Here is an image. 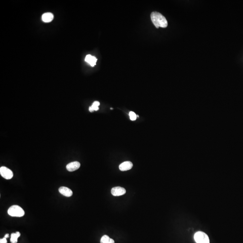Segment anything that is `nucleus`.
I'll return each mask as SVG.
<instances>
[{"instance_id":"20e7f679","label":"nucleus","mask_w":243,"mask_h":243,"mask_svg":"<svg viewBox=\"0 0 243 243\" xmlns=\"http://www.w3.org/2000/svg\"><path fill=\"white\" fill-rule=\"evenodd\" d=\"M0 174L5 179L9 180L13 176V173L11 170L5 167H1L0 168Z\"/></svg>"},{"instance_id":"ddd939ff","label":"nucleus","mask_w":243,"mask_h":243,"mask_svg":"<svg viewBox=\"0 0 243 243\" xmlns=\"http://www.w3.org/2000/svg\"><path fill=\"white\" fill-rule=\"evenodd\" d=\"M129 115L131 121H135L137 119V115L134 112L131 111L129 114Z\"/></svg>"},{"instance_id":"f3484780","label":"nucleus","mask_w":243,"mask_h":243,"mask_svg":"<svg viewBox=\"0 0 243 243\" xmlns=\"http://www.w3.org/2000/svg\"><path fill=\"white\" fill-rule=\"evenodd\" d=\"M89 111L90 112H93L94 111V110L93 109V108H92L91 106H90L89 107Z\"/></svg>"},{"instance_id":"9d476101","label":"nucleus","mask_w":243,"mask_h":243,"mask_svg":"<svg viewBox=\"0 0 243 243\" xmlns=\"http://www.w3.org/2000/svg\"><path fill=\"white\" fill-rule=\"evenodd\" d=\"M42 21L45 23H49L54 19V15L51 13H46L42 17Z\"/></svg>"},{"instance_id":"423d86ee","label":"nucleus","mask_w":243,"mask_h":243,"mask_svg":"<svg viewBox=\"0 0 243 243\" xmlns=\"http://www.w3.org/2000/svg\"><path fill=\"white\" fill-rule=\"evenodd\" d=\"M80 167V163L78 161H74L67 164L66 169L68 171L73 172L78 170Z\"/></svg>"},{"instance_id":"f257e3e1","label":"nucleus","mask_w":243,"mask_h":243,"mask_svg":"<svg viewBox=\"0 0 243 243\" xmlns=\"http://www.w3.org/2000/svg\"><path fill=\"white\" fill-rule=\"evenodd\" d=\"M151 19L156 28H166L168 25L166 18L160 13L153 12L151 14Z\"/></svg>"},{"instance_id":"4468645a","label":"nucleus","mask_w":243,"mask_h":243,"mask_svg":"<svg viewBox=\"0 0 243 243\" xmlns=\"http://www.w3.org/2000/svg\"><path fill=\"white\" fill-rule=\"evenodd\" d=\"M7 241L6 240V238H4L3 239H1L0 240V243H7Z\"/></svg>"},{"instance_id":"2eb2a0df","label":"nucleus","mask_w":243,"mask_h":243,"mask_svg":"<svg viewBox=\"0 0 243 243\" xmlns=\"http://www.w3.org/2000/svg\"><path fill=\"white\" fill-rule=\"evenodd\" d=\"M91 107L92 108H93V109L94 111H97L98 110H99V107L97 106H94V105H93L91 106Z\"/></svg>"},{"instance_id":"f8f14e48","label":"nucleus","mask_w":243,"mask_h":243,"mask_svg":"<svg viewBox=\"0 0 243 243\" xmlns=\"http://www.w3.org/2000/svg\"><path fill=\"white\" fill-rule=\"evenodd\" d=\"M101 243H115L114 240L107 235H104L101 238Z\"/></svg>"},{"instance_id":"0eeeda50","label":"nucleus","mask_w":243,"mask_h":243,"mask_svg":"<svg viewBox=\"0 0 243 243\" xmlns=\"http://www.w3.org/2000/svg\"><path fill=\"white\" fill-rule=\"evenodd\" d=\"M59 192L61 195L66 197H71L73 195V191L67 187H61L59 189Z\"/></svg>"},{"instance_id":"dca6fc26","label":"nucleus","mask_w":243,"mask_h":243,"mask_svg":"<svg viewBox=\"0 0 243 243\" xmlns=\"http://www.w3.org/2000/svg\"><path fill=\"white\" fill-rule=\"evenodd\" d=\"M93 105L97 106H99L100 105V103L99 101H95L94 102Z\"/></svg>"},{"instance_id":"1a4fd4ad","label":"nucleus","mask_w":243,"mask_h":243,"mask_svg":"<svg viewBox=\"0 0 243 243\" xmlns=\"http://www.w3.org/2000/svg\"><path fill=\"white\" fill-rule=\"evenodd\" d=\"M97 59L93 56H92L91 54H88L86 56L85 59V61L89 64L92 67H94L97 63Z\"/></svg>"},{"instance_id":"39448f33","label":"nucleus","mask_w":243,"mask_h":243,"mask_svg":"<svg viewBox=\"0 0 243 243\" xmlns=\"http://www.w3.org/2000/svg\"><path fill=\"white\" fill-rule=\"evenodd\" d=\"M111 192L112 195L114 196H118L124 195L126 192V191L124 188L117 187L113 188L111 190Z\"/></svg>"},{"instance_id":"6e6552de","label":"nucleus","mask_w":243,"mask_h":243,"mask_svg":"<svg viewBox=\"0 0 243 243\" xmlns=\"http://www.w3.org/2000/svg\"><path fill=\"white\" fill-rule=\"evenodd\" d=\"M133 164L130 161H126L120 164L119 168L121 171H126L132 168Z\"/></svg>"},{"instance_id":"7ed1b4c3","label":"nucleus","mask_w":243,"mask_h":243,"mask_svg":"<svg viewBox=\"0 0 243 243\" xmlns=\"http://www.w3.org/2000/svg\"><path fill=\"white\" fill-rule=\"evenodd\" d=\"M194 239L196 243H210L209 237L203 232L198 231L195 233Z\"/></svg>"},{"instance_id":"f03ea898","label":"nucleus","mask_w":243,"mask_h":243,"mask_svg":"<svg viewBox=\"0 0 243 243\" xmlns=\"http://www.w3.org/2000/svg\"><path fill=\"white\" fill-rule=\"evenodd\" d=\"M9 215L15 217H21L24 216L25 212L23 208L18 205H14L11 206L8 210Z\"/></svg>"},{"instance_id":"9b49d317","label":"nucleus","mask_w":243,"mask_h":243,"mask_svg":"<svg viewBox=\"0 0 243 243\" xmlns=\"http://www.w3.org/2000/svg\"><path fill=\"white\" fill-rule=\"evenodd\" d=\"M20 236V233L19 231L16 232V233H13L11 235L10 238V242L12 243H17L18 242V239Z\"/></svg>"},{"instance_id":"a211bd4d","label":"nucleus","mask_w":243,"mask_h":243,"mask_svg":"<svg viewBox=\"0 0 243 243\" xmlns=\"http://www.w3.org/2000/svg\"><path fill=\"white\" fill-rule=\"evenodd\" d=\"M9 236V235L8 234H7L4 237L5 238H8Z\"/></svg>"}]
</instances>
